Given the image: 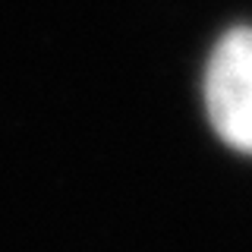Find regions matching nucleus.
I'll list each match as a JSON object with an SVG mask.
<instances>
[{
  "label": "nucleus",
  "instance_id": "nucleus-1",
  "mask_svg": "<svg viewBox=\"0 0 252 252\" xmlns=\"http://www.w3.org/2000/svg\"><path fill=\"white\" fill-rule=\"evenodd\" d=\"M205 104L218 136L252 155V26L230 29L218 41L205 76Z\"/></svg>",
  "mask_w": 252,
  "mask_h": 252
}]
</instances>
